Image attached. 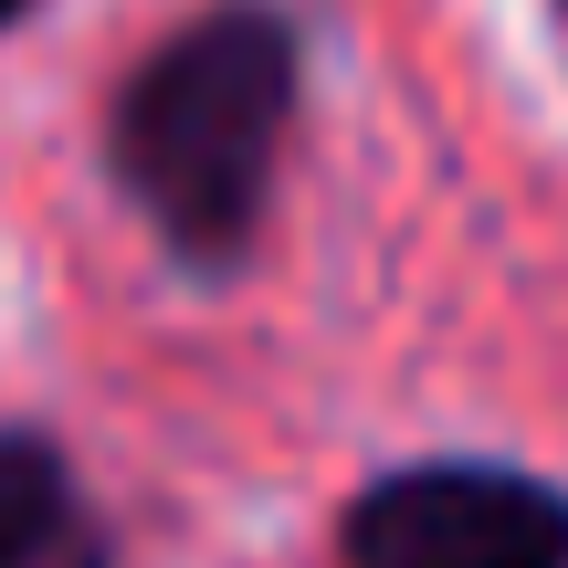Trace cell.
<instances>
[{"mask_svg": "<svg viewBox=\"0 0 568 568\" xmlns=\"http://www.w3.org/2000/svg\"><path fill=\"white\" fill-rule=\"evenodd\" d=\"M305 116V11L295 0H201L105 95V190L148 222L180 274L232 284L274 222V180Z\"/></svg>", "mask_w": 568, "mask_h": 568, "instance_id": "cell-1", "label": "cell"}, {"mask_svg": "<svg viewBox=\"0 0 568 568\" xmlns=\"http://www.w3.org/2000/svg\"><path fill=\"white\" fill-rule=\"evenodd\" d=\"M337 568H568V485L506 453H410L337 506Z\"/></svg>", "mask_w": 568, "mask_h": 568, "instance_id": "cell-2", "label": "cell"}, {"mask_svg": "<svg viewBox=\"0 0 568 568\" xmlns=\"http://www.w3.org/2000/svg\"><path fill=\"white\" fill-rule=\"evenodd\" d=\"M0 568H126L84 464L42 422H0Z\"/></svg>", "mask_w": 568, "mask_h": 568, "instance_id": "cell-3", "label": "cell"}, {"mask_svg": "<svg viewBox=\"0 0 568 568\" xmlns=\"http://www.w3.org/2000/svg\"><path fill=\"white\" fill-rule=\"evenodd\" d=\"M42 11V0H0V32H21V21H32Z\"/></svg>", "mask_w": 568, "mask_h": 568, "instance_id": "cell-4", "label": "cell"}, {"mask_svg": "<svg viewBox=\"0 0 568 568\" xmlns=\"http://www.w3.org/2000/svg\"><path fill=\"white\" fill-rule=\"evenodd\" d=\"M548 11H558V32H568V0H548Z\"/></svg>", "mask_w": 568, "mask_h": 568, "instance_id": "cell-5", "label": "cell"}]
</instances>
